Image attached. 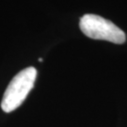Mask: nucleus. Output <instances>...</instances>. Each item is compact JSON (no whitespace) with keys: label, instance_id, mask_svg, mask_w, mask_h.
Here are the masks:
<instances>
[{"label":"nucleus","instance_id":"1","mask_svg":"<svg viewBox=\"0 0 127 127\" xmlns=\"http://www.w3.org/2000/svg\"><path fill=\"white\" fill-rule=\"evenodd\" d=\"M36 77V69L28 67L19 72L11 79L5 91L1 102V108L4 112L9 113L23 104L34 86Z\"/></svg>","mask_w":127,"mask_h":127},{"label":"nucleus","instance_id":"2","mask_svg":"<svg viewBox=\"0 0 127 127\" xmlns=\"http://www.w3.org/2000/svg\"><path fill=\"white\" fill-rule=\"evenodd\" d=\"M81 31L87 37L94 40H103L117 44L126 41L125 33L111 21L95 14H85L79 22Z\"/></svg>","mask_w":127,"mask_h":127}]
</instances>
